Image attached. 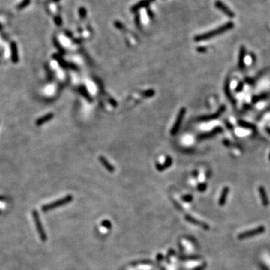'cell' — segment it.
Returning <instances> with one entry per match:
<instances>
[{"instance_id":"obj_1","label":"cell","mask_w":270,"mask_h":270,"mask_svg":"<svg viewBox=\"0 0 270 270\" xmlns=\"http://www.w3.org/2000/svg\"><path fill=\"white\" fill-rule=\"evenodd\" d=\"M232 27H233V23H232V22H226V23H225L224 26H221L218 27V28H215V29L212 30V31L208 32L203 33V34H199V35H196V37L194 38V40H196V41H200V40H207V39L212 38L214 37V36L218 35V34H222V33L231 29Z\"/></svg>"},{"instance_id":"obj_2","label":"cell","mask_w":270,"mask_h":270,"mask_svg":"<svg viewBox=\"0 0 270 270\" xmlns=\"http://www.w3.org/2000/svg\"><path fill=\"white\" fill-rule=\"evenodd\" d=\"M73 200V196L71 195H68V196H64V197L62 198V199L58 200L55 201V202H52L51 203L46 204L42 206V211L43 212H48L50 211V210L53 209V208H58L59 206H62L65 205V204L68 203L70 201Z\"/></svg>"},{"instance_id":"obj_3","label":"cell","mask_w":270,"mask_h":270,"mask_svg":"<svg viewBox=\"0 0 270 270\" xmlns=\"http://www.w3.org/2000/svg\"><path fill=\"white\" fill-rule=\"evenodd\" d=\"M32 215H33V219H34V224H35L36 228H37L38 232V234H39V236H40L41 241L45 242L46 240V233H45L44 230L43 225H42L41 222H40V217H39L38 213L37 211L34 210V211H33V212H32Z\"/></svg>"},{"instance_id":"obj_4","label":"cell","mask_w":270,"mask_h":270,"mask_svg":"<svg viewBox=\"0 0 270 270\" xmlns=\"http://www.w3.org/2000/svg\"><path fill=\"white\" fill-rule=\"evenodd\" d=\"M265 230H266L265 226H258V227L255 228V229L254 230H248L245 231V232H242V233H239L238 235V239H244V238L255 236L260 235V234L264 232Z\"/></svg>"},{"instance_id":"obj_5","label":"cell","mask_w":270,"mask_h":270,"mask_svg":"<svg viewBox=\"0 0 270 270\" xmlns=\"http://www.w3.org/2000/svg\"><path fill=\"white\" fill-rule=\"evenodd\" d=\"M186 112V109L184 107H182L178 112V116H177L176 121L175 124H173V127L171 129V134L174 135L178 132V129H179L180 125H181L182 122L183 118L184 116V114Z\"/></svg>"},{"instance_id":"obj_6","label":"cell","mask_w":270,"mask_h":270,"mask_svg":"<svg viewBox=\"0 0 270 270\" xmlns=\"http://www.w3.org/2000/svg\"><path fill=\"white\" fill-rule=\"evenodd\" d=\"M225 110H226V106H225L224 105H223V106H220V107L218 109V110L216 112H214V113L212 114V115L200 116L198 118V119H199V121H201V122H207V121H211V120L215 119V118H218V117L220 116L224 112Z\"/></svg>"},{"instance_id":"obj_7","label":"cell","mask_w":270,"mask_h":270,"mask_svg":"<svg viewBox=\"0 0 270 270\" xmlns=\"http://www.w3.org/2000/svg\"><path fill=\"white\" fill-rule=\"evenodd\" d=\"M215 6L219 9V10H220L221 11H223L225 14L227 15V16H230V17H233V16H235V14H234L233 12H232V10L229 8L226 7V6L225 5L223 2H221L220 1L216 2Z\"/></svg>"},{"instance_id":"obj_8","label":"cell","mask_w":270,"mask_h":270,"mask_svg":"<svg viewBox=\"0 0 270 270\" xmlns=\"http://www.w3.org/2000/svg\"><path fill=\"white\" fill-rule=\"evenodd\" d=\"M184 218H185L186 220H188V221L190 222V223L193 224L197 225V226H201L202 229L206 230H208L209 229V226H208V225L207 224L204 223V222H202V221H200V220H196V219L192 218L191 216L186 215L185 217H184Z\"/></svg>"},{"instance_id":"obj_9","label":"cell","mask_w":270,"mask_h":270,"mask_svg":"<svg viewBox=\"0 0 270 270\" xmlns=\"http://www.w3.org/2000/svg\"><path fill=\"white\" fill-rule=\"evenodd\" d=\"M222 128L220 127H216L215 128L213 129L211 131H208V133L202 134L199 136V140H202V139H207V138L212 137V136H214V135L218 134L220 133L222 131Z\"/></svg>"},{"instance_id":"obj_10","label":"cell","mask_w":270,"mask_h":270,"mask_svg":"<svg viewBox=\"0 0 270 270\" xmlns=\"http://www.w3.org/2000/svg\"><path fill=\"white\" fill-rule=\"evenodd\" d=\"M153 1H154V0H142V1L138 2L137 4H136L133 8H132L131 10L133 12L138 11V10H140L142 8L147 7V6H148L150 3L152 2Z\"/></svg>"},{"instance_id":"obj_11","label":"cell","mask_w":270,"mask_h":270,"mask_svg":"<svg viewBox=\"0 0 270 270\" xmlns=\"http://www.w3.org/2000/svg\"><path fill=\"white\" fill-rule=\"evenodd\" d=\"M245 48L244 46L240 47L239 55H238V67L239 68L243 69L244 68V56H245Z\"/></svg>"},{"instance_id":"obj_12","label":"cell","mask_w":270,"mask_h":270,"mask_svg":"<svg viewBox=\"0 0 270 270\" xmlns=\"http://www.w3.org/2000/svg\"><path fill=\"white\" fill-rule=\"evenodd\" d=\"M259 193L260 195V197H261V200H262V203L264 206H268V196H267L266 194V192L265 188H264L262 186H260L259 188Z\"/></svg>"},{"instance_id":"obj_13","label":"cell","mask_w":270,"mask_h":270,"mask_svg":"<svg viewBox=\"0 0 270 270\" xmlns=\"http://www.w3.org/2000/svg\"><path fill=\"white\" fill-rule=\"evenodd\" d=\"M229 188L228 187H224L222 190L221 194H220V199H219V205L220 206H224L226 202V196H227L228 194H229Z\"/></svg>"},{"instance_id":"obj_14","label":"cell","mask_w":270,"mask_h":270,"mask_svg":"<svg viewBox=\"0 0 270 270\" xmlns=\"http://www.w3.org/2000/svg\"><path fill=\"white\" fill-rule=\"evenodd\" d=\"M10 49H11V59L13 62L16 63L18 61V55H17V47L15 43H12L10 44Z\"/></svg>"},{"instance_id":"obj_15","label":"cell","mask_w":270,"mask_h":270,"mask_svg":"<svg viewBox=\"0 0 270 270\" xmlns=\"http://www.w3.org/2000/svg\"><path fill=\"white\" fill-rule=\"evenodd\" d=\"M52 118H53V114L52 113L46 114V115H45V116H44L39 118L37 120V122H36V124H37L38 125H40V124H44V123L46 122L50 121V120Z\"/></svg>"},{"instance_id":"obj_16","label":"cell","mask_w":270,"mask_h":270,"mask_svg":"<svg viewBox=\"0 0 270 270\" xmlns=\"http://www.w3.org/2000/svg\"><path fill=\"white\" fill-rule=\"evenodd\" d=\"M99 160H100V163L104 165V167L106 168L108 171H110V172H113L114 167L110 164L109 163V162L107 161V160H106V159L104 157H103V156H100V157H99Z\"/></svg>"},{"instance_id":"obj_17","label":"cell","mask_w":270,"mask_h":270,"mask_svg":"<svg viewBox=\"0 0 270 270\" xmlns=\"http://www.w3.org/2000/svg\"><path fill=\"white\" fill-rule=\"evenodd\" d=\"M224 92H225V94H226L228 98L232 101V103H234L235 102V100L232 98V96L231 94L230 91V80L229 79H226V82H225L224 84Z\"/></svg>"},{"instance_id":"obj_18","label":"cell","mask_w":270,"mask_h":270,"mask_svg":"<svg viewBox=\"0 0 270 270\" xmlns=\"http://www.w3.org/2000/svg\"><path fill=\"white\" fill-rule=\"evenodd\" d=\"M171 164H172V159H171L170 157H168L166 159V160H165V163L164 164H161V165L157 164L156 165V166H157V169L158 170L161 171V170H164V169H166V168L169 167Z\"/></svg>"},{"instance_id":"obj_19","label":"cell","mask_w":270,"mask_h":270,"mask_svg":"<svg viewBox=\"0 0 270 270\" xmlns=\"http://www.w3.org/2000/svg\"><path fill=\"white\" fill-rule=\"evenodd\" d=\"M266 98H267L266 94H260V95L254 96V97L253 98V99H252V100H253L254 103H256V102L259 101V100H263V99Z\"/></svg>"},{"instance_id":"obj_20","label":"cell","mask_w":270,"mask_h":270,"mask_svg":"<svg viewBox=\"0 0 270 270\" xmlns=\"http://www.w3.org/2000/svg\"><path fill=\"white\" fill-rule=\"evenodd\" d=\"M238 124H239L240 126H242V127L247 128H254V126L253 124H250V123L248 122H246L244 121H239L238 122Z\"/></svg>"},{"instance_id":"obj_21","label":"cell","mask_w":270,"mask_h":270,"mask_svg":"<svg viewBox=\"0 0 270 270\" xmlns=\"http://www.w3.org/2000/svg\"><path fill=\"white\" fill-rule=\"evenodd\" d=\"M30 2H31L30 0H23V1H22L20 4H19V5L17 6V9L21 10V9L24 8H26V6H28Z\"/></svg>"},{"instance_id":"obj_22","label":"cell","mask_w":270,"mask_h":270,"mask_svg":"<svg viewBox=\"0 0 270 270\" xmlns=\"http://www.w3.org/2000/svg\"><path fill=\"white\" fill-rule=\"evenodd\" d=\"M101 225L104 226V227L106 228V229H110V228H111V226H112V224H111L110 221L108 220H103V221L101 222Z\"/></svg>"},{"instance_id":"obj_23","label":"cell","mask_w":270,"mask_h":270,"mask_svg":"<svg viewBox=\"0 0 270 270\" xmlns=\"http://www.w3.org/2000/svg\"><path fill=\"white\" fill-rule=\"evenodd\" d=\"M79 14L80 17L82 19H84L86 17V9L84 8H80L79 10Z\"/></svg>"},{"instance_id":"obj_24","label":"cell","mask_w":270,"mask_h":270,"mask_svg":"<svg viewBox=\"0 0 270 270\" xmlns=\"http://www.w3.org/2000/svg\"><path fill=\"white\" fill-rule=\"evenodd\" d=\"M182 200L185 202H190L193 200V196L191 195H185V196H182Z\"/></svg>"},{"instance_id":"obj_25","label":"cell","mask_w":270,"mask_h":270,"mask_svg":"<svg viewBox=\"0 0 270 270\" xmlns=\"http://www.w3.org/2000/svg\"><path fill=\"white\" fill-rule=\"evenodd\" d=\"M197 188L200 191H204V190L206 189V183H202V184H200Z\"/></svg>"},{"instance_id":"obj_26","label":"cell","mask_w":270,"mask_h":270,"mask_svg":"<svg viewBox=\"0 0 270 270\" xmlns=\"http://www.w3.org/2000/svg\"><path fill=\"white\" fill-rule=\"evenodd\" d=\"M206 263L205 262V263L202 264V265L200 266L195 268L194 270H204L206 268Z\"/></svg>"},{"instance_id":"obj_27","label":"cell","mask_w":270,"mask_h":270,"mask_svg":"<svg viewBox=\"0 0 270 270\" xmlns=\"http://www.w3.org/2000/svg\"><path fill=\"white\" fill-rule=\"evenodd\" d=\"M55 22L57 24L58 26H61L62 25V20L59 16H56L55 17Z\"/></svg>"},{"instance_id":"obj_28","label":"cell","mask_w":270,"mask_h":270,"mask_svg":"<svg viewBox=\"0 0 270 270\" xmlns=\"http://www.w3.org/2000/svg\"><path fill=\"white\" fill-rule=\"evenodd\" d=\"M242 88H243V84L242 83V82H240V83H238V86L236 87V92H240V91H242Z\"/></svg>"},{"instance_id":"obj_29","label":"cell","mask_w":270,"mask_h":270,"mask_svg":"<svg viewBox=\"0 0 270 270\" xmlns=\"http://www.w3.org/2000/svg\"><path fill=\"white\" fill-rule=\"evenodd\" d=\"M53 1H55V2H58V0H53Z\"/></svg>"},{"instance_id":"obj_30","label":"cell","mask_w":270,"mask_h":270,"mask_svg":"<svg viewBox=\"0 0 270 270\" xmlns=\"http://www.w3.org/2000/svg\"><path fill=\"white\" fill-rule=\"evenodd\" d=\"M269 160H270V154H269Z\"/></svg>"}]
</instances>
